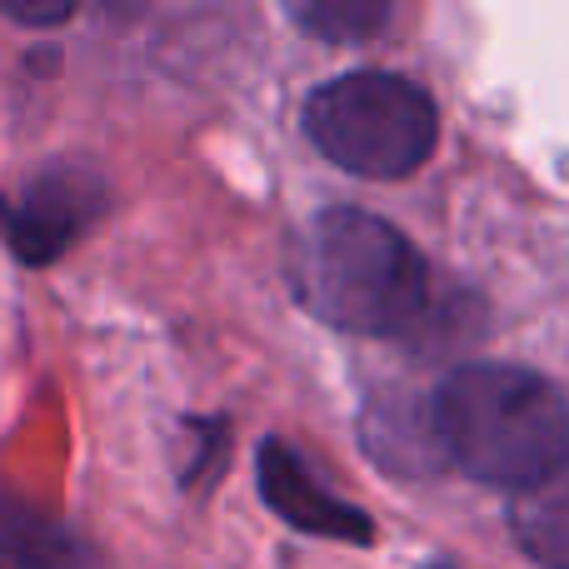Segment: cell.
<instances>
[{
  "label": "cell",
  "instance_id": "obj_1",
  "mask_svg": "<svg viewBox=\"0 0 569 569\" xmlns=\"http://www.w3.org/2000/svg\"><path fill=\"white\" fill-rule=\"evenodd\" d=\"M290 284L305 310L350 335H395L430 300L420 250L390 220L355 206L320 210L295 236Z\"/></svg>",
  "mask_w": 569,
  "mask_h": 569
},
{
  "label": "cell",
  "instance_id": "obj_2",
  "mask_svg": "<svg viewBox=\"0 0 569 569\" xmlns=\"http://www.w3.org/2000/svg\"><path fill=\"white\" fill-rule=\"evenodd\" d=\"M430 420L450 465L510 495L569 460L565 395L520 365H460L435 395Z\"/></svg>",
  "mask_w": 569,
  "mask_h": 569
},
{
  "label": "cell",
  "instance_id": "obj_3",
  "mask_svg": "<svg viewBox=\"0 0 569 569\" xmlns=\"http://www.w3.org/2000/svg\"><path fill=\"white\" fill-rule=\"evenodd\" d=\"M305 130L325 160L365 180L415 176L435 156V100L395 70H350L305 100Z\"/></svg>",
  "mask_w": 569,
  "mask_h": 569
},
{
  "label": "cell",
  "instance_id": "obj_4",
  "mask_svg": "<svg viewBox=\"0 0 569 569\" xmlns=\"http://www.w3.org/2000/svg\"><path fill=\"white\" fill-rule=\"evenodd\" d=\"M106 210V186L90 170H46L40 180H30V190L10 210H0L6 236L16 246L20 260L30 266H50L60 250L76 246V236Z\"/></svg>",
  "mask_w": 569,
  "mask_h": 569
},
{
  "label": "cell",
  "instance_id": "obj_5",
  "mask_svg": "<svg viewBox=\"0 0 569 569\" xmlns=\"http://www.w3.org/2000/svg\"><path fill=\"white\" fill-rule=\"evenodd\" d=\"M260 495H266V505L284 525H295V530H305V535H320V540L370 545V535H375L370 515L325 490L284 440L260 445Z\"/></svg>",
  "mask_w": 569,
  "mask_h": 569
},
{
  "label": "cell",
  "instance_id": "obj_6",
  "mask_svg": "<svg viewBox=\"0 0 569 569\" xmlns=\"http://www.w3.org/2000/svg\"><path fill=\"white\" fill-rule=\"evenodd\" d=\"M510 530L545 569H569V460L510 495Z\"/></svg>",
  "mask_w": 569,
  "mask_h": 569
},
{
  "label": "cell",
  "instance_id": "obj_7",
  "mask_svg": "<svg viewBox=\"0 0 569 569\" xmlns=\"http://www.w3.org/2000/svg\"><path fill=\"white\" fill-rule=\"evenodd\" d=\"M0 560L16 569H80V545L40 510L0 495Z\"/></svg>",
  "mask_w": 569,
  "mask_h": 569
},
{
  "label": "cell",
  "instance_id": "obj_8",
  "mask_svg": "<svg viewBox=\"0 0 569 569\" xmlns=\"http://www.w3.org/2000/svg\"><path fill=\"white\" fill-rule=\"evenodd\" d=\"M290 20L330 46H360L390 20V10L375 0H310V6H290Z\"/></svg>",
  "mask_w": 569,
  "mask_h": 569
},
{
  "label": "cell",
  "instance_id": "obj_9",
  "mask_svg": "<svg viewBox=\"0 0 569 569\" xmlns=\"http://www.w3.org/2000/svg\"><path fill=\"white\" fill-rule=\"evenodd\" d=\"M10 20H20V26H60V20H70V10L76 6H0Z\"/></svg>",
  "mask_w": 569,
  "mask_h": 569
}]
</instances>
